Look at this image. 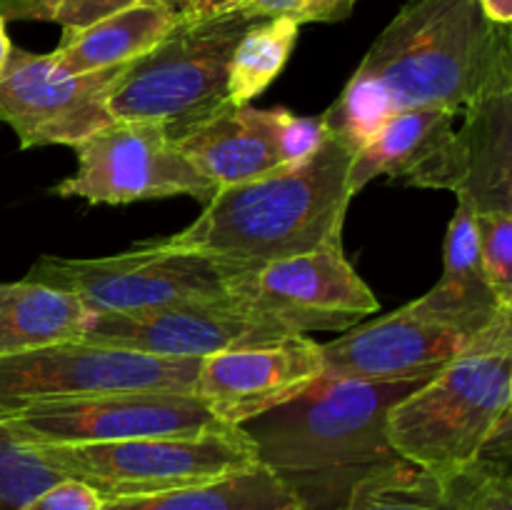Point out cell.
Returning <instances> with one entry per match:
<instances>
[{
  "instance_id": "obj_5",
  "label": "cell",
  "mask_w": 512,
  "mask_h": 510,
  "mask_svg": "<svg viewBox=\"0 0 512 510\" xmlns=\"http://www.w3.org/2000/svg\"><path fill=\"white\" fill-rule=\"evenodd\" d=\"M260 20L250 10L210 20H183L143 58L125 65L108 95L120 123H150L173 140L228 100V65L245 30Z\"/></svg>"
},
{
  "instance_id": "obj_10",
  "label": "cell",
  "mask_w": 512,
  "mask_h": 510,
  "mask_svg": "<svg viewBox=\"0 0 512 510\" xmlns=\"http://www.w3.org/2000/svg\"><path fill=\"white\" fill-rule=\"evenodd\" d=\"M73 148L78 168L55 185L60 198L123 205L190 195L205 205L218 193L158 125L115 120Z\"/></svg>"
},
{
  "instance_id": "obj_7",
  "label": "cell",
  "mask_w": 512,
  "mask_h": 510,
  "mask_svg": "<svg viewBox=\"0 0 512 510\" xmlns=\"http://www.w3.org/2000/svg\"><path fill=\"white\" fill-rule=\"evenodd\" d=\"M35 448L50 468L85 483L100 500L143 498L210 483L258 463V448L243 428Z\"/></svg>"
},
{
  "instance_id": "obj_17",
  "label": "cell",
  "mask_w": 512,
  "mask_h": 510,
  "mask_svg": "<svg viewBox=\"0 0 512 510\" xmlns=\"http://www.w3.org/2000/svg\"><path fill=\"white\" fill-rule=\"evenodd\" d=\"M405 308L433 323L468 335L480 348L512 345V308L500 303L483 273L475 230V208L455 205L443 245V275L438 283Z\"/></svg>"
},
{
  "instance_id": "obj_1",
  "label": "cell",
  "mask_w": 512,
  "mask_h": 510,
  "mask_svg": "<svg viewBox=\"0 0 512 510\" xmlns=\"http://www.w3.org/2000/svg\"><path fill=\"white\" fill-rule=\"evenodd\" d=\"M512 83L510 25L485 18L478 0H408L325 110L323 123L350 153L400 110L463 113L490 88Z\"/></svg>"
},
{
  "instance_id": "obj_22",
  "label": "cell",
  "mask_w": 512,
  "mask_h": 510,
  "mask_svg": "<svg viewBox=\"0 0 512 510\" xmlns=\"http://www.w3.org/2000/svg\"><path fill=\"white\" fill-rule=\"evenodd\" d=\"M103 510H303L283 483L255 463L218 480L143 498L103 500Z\"/></svg>"
},
{
  "instance_id": "obj_26",
  "label": "cell",
  "mask_w": 512,
  "mask_h": 510,
  "mask_svg": "<svg viewBox=\"0 0 512 510\" xmlns=\"http://www.w3.org/2000/svg\"><path fill=\"white\" fill-rule=\"evenodd\" d=\"M445 478L463 510H512L510 463L478 458L468 468Z\"/></svg>"
},
{
  "instance_id": "obj_23",
  "label": "cell",
  "mask_w": 512,
  "mask_h": 510,
  "mask_svg": "<svg viewBox=\"0 0 512 510\" xmlns=\"http://www.w3.org/2000/svg\"><path fill=\"white\" fill-rule=\"evenodd\" d=\"M300 25L288 18H260L238 40L228 65V100L248 105L280 75L298 43Z\"/></svg>"
},
{
  "instance_id": "obj_24",
  "label": "cell",
  "mask_w": 512,
  "mask_h": 510,
  "mask_svg": "<svg viewBox=\"0 0 512 510\" xmlns=\"http://www.w3.org/2000/svg\"><path fill=\"white\" fill-rule=\"evenodd\" d=\"M345 510H463L448 478L408 460L370 475L350 495Z\"/></svg>"
},
{
  "instance_id": "obj_8",
  "label": "cell",
  "mask_w": 512,
  "mask_h": 510,
  "mask_svg": "<svg viewBox=\"0 0 512 510\" xmlns=\"http://www.w3.org/2000/svg\"><path fill=\"white\" fill-rule=\"evenodd\" d=\"M200 360L160 358L113 345L60 343L0 358V420L40 400L88 398L125 390L193 393Z\"/></svg>"
},
{
  "instance_id": "obj_9",
  "label": "cell",
  "mask_w": 512,
  "mask_h": 510,
  "mask_svg": "<svg viewBox=\"0 0 512 510\" xmlns=\"http://www.w3.org/2000/svg\"><path fill=\"white\" fill-rule=\"evenodd\" d=\"M228 298L298 335L345 333L380 308L373 290L345 258L343 243L243 270L228 283Z\"/></svg>"
},
{
  "instance_id": "obj_6",
  "label": "cell",
  "mask_w": 512,
  "mask_h": 510,
  "mask_svg": "<svg viewBox=\"0 0 512 510\" xmlns=\"http://www.w3.org/2000/svg\"><path fill=\"white\" fill-rule=\"evenodd\" d=\"M250 265L215 253L148 240L105 258L43 255L28 280L73 293L93 313L133 315L228 295V283Z\"/></svg>"
},
{
  "instance_id": "obj_27",
  "label": "cell",
  "mask_w": 512,
  "mask_h": 510,
  "mask_svg": "<svg viewBox=\"0 0 512 510\" xmlns=\"http://www.w3.org/2000/svg\"><path fill=\"white\" fill-rule=\"evenodd\" d=\"M475 230L485 278L512 308V213H475Z\"/></svg>"
},
{
  "instance_id": "obj_34",
  "label": "cell",
  "mask_w": 512,
  "mask_h": 510,
  "mask_svg": "<svg viewBox=\"0 0 512 510\" xmlns=\"http://www.w3.org/2000/svg\"><path fill=\"white\" fill-rule=\"evenodd\" d=\"M485 18L498 25H512V0H478Z\"/></svg>"
},
{
  "instance_id": "obj_29",
  "label": "cell",
  "mask_w": 512,
  "mask_h": 510,
  "mask_svg": "<svg viewBox=\"0 0 512 510\" xmlns=\"http://www.w3.org/2000/svg\"><path fill=\"white\" fill-rule=\"evenodd\" d=\"M278 120V143L285 165H298L318 153L320 145L328 140V128L323 118H300L285 108H275Z\"/></svg>"
},
{
  "instance_id": "obj_11",
  "label": "cell",
  "mask_w": 512,
  "mask_h": 510,
  "mask_svg": "<svg viewBox=\"0 0 512 510\" xmlns=\"http://www.w3.org/2000/svg\"><path fill=\"white\" fill-rule=\"evenodd\" d=\"M3 420H8L25 443L33 445L118 443L235 428L215 418L193 393L173 390H125L88 398L40 400Z\"/></svg>"
},
{
  "instance_id": "obj_21",
  "label": "cell",
  "mask_w": 512,
  "mask_h": 510,
  "mask_svg": "<svg viewBox=\"0 0 512 510\" xmlns=\"http://www.w3.org/2000/svg\"><path fill=\"white\" fill-rule=\"evenodd\" d=\"M458 115V110L435 108V105L400 110V113L390 115L370 135L368 143L355 150L350 158V198H355L370 180L380 178V175H390V180L400 183L453 130Z\"/></svg>"
},
{
  "instance_id": "obj_20",
  "label": "cell",
  "mask_w": 512,
  "mask_h": 510,
  "mask_svg": "<svg viewBox=\"0 0 512 510\" xmlns=\"http://www.w3.org/2000/svg\"><path fill=\"white\" fill-rule=\"evenodd\" d=\"M93 310L73 293L18 280L0 283V358L83 340Z\"/></svg>"
},
{
  "instance_id": "obj_28",
  "label": "cell",
  "mask_w": 512,
  "mask_h": 510,
  "mask_svg": "<svg viewBox=\"0 0 512 510\" xmlns=\"http://www.w3.org/2000/svg\"><path fill=\"white\" fill-rule=\"evenodd\" d=\"M360 0H248L245 10L258 18H288L293 23H340Z\"/></svg>"
},
{
  "instance_id": "obj_16",
  "label": "cell",
  "mask_w": 512,
  "mask_h": 510,
  "mask_svg": "<svg viewBox=\"0 0 512 510\" xmlns=\"http://www.w3.org/2000/svg\"><path fill=\"white\" fill-rule=\"evenodd\" d=\"M470 350L490 348H480L448 325L410 313L405 305L320 343L325 378L365 383H425Z\"/></svg>"
},
{
  "instance_id": "obj_13",
  "label": "cell",
  "mask_w": 512,
  "mask_h": 510,
  "mask_svg": "<svg viewBox=\"0 0 512 510\" xmlns=\"http://www.w3.org/2000/svg\"><path fill=\"white\" fill-rule=\"evenodd\" d=\"M460 118L400 183L450 190L475 213H512V83L475 98Z\"/></svg>"
},
{
  "instance_id": "obj_15",
  "label": "cell",
  "mask_w": 512,
  "mask_h": 510,
  "mask_svg": "<svg viewBox=\"0 0 512 510\" xmlns=\"http://www.w3.org/2000/svg\"><path fill=\"white\" fill-rule=\"evenodd\" d=\"M320 375V343L308 335H285L203 358L193 395L208 405L215 418L240 428L248 420L298 398Z\"/></svg>"
},
{
  "instance_id": "obj_25",
  "label": "cell",
  "mask_w": 512,
  "mask_h": 510,
  "mask_svg": "<svg viewBox=\"0 0 512 510\" xmlns=\"http://www.w3.org/2000/svg\"><path fill=\"white\" fill-rule=\"evenodd\" d=\"M60 478L35 445L25 443L8 420H0V510H20Z\"/></svg>"
},
{
  "instance_id": "obj_35",
  "label": "cell",
  "mask_w": 512,
  "mask_h": 510,
  "mask_svg": "<svg viewBox=\"0 0 512 510\" xmlns=\"http://www.w3.org/2000/svg\"><path fill=\"white\" fill-rule=\"evenodd\" d=\"M5 20L0 18V73L5 70V65H8V58H10V50H13V43H10L8 38V30H5Z\"/></svg>"
},
{
  "instance_id": "obj_14",
  "label": "cell",
  "mask_w": 512,
  "mask_h": 510,
  "mask_svg": "<svg viewBox=\"0 0 512 510\" xmlns=\"http://www.w3.org/2000/svg\"><path fill=\"white\" fill-rule=\"evenodd\" d=\"M290 333L275 320L253 313L233 298L198 300L148 313H95L85 343L140 350L160 358L203 360L223 350L268 343Z\"/></svg>"
},
{
  "instance_id": "obj_2",
  "label": "cell",
  "mask_w": 512,
  "mask_h": 510,
  "mask_svg": "<svg viewBox=\"0 0 512 510\" xmlns=\"http://www.w3.org/2000/svg\"><path fill=\"white\" fill-rule=\"evenodd\" d=\"M418 385L320 375L298 398L240 428L300 508L345 510L363 480L403 463L388 438V410Z\"/></svg>"
},
{
  "instance_id": "obj_12",
  "label": "cell",
  "mask_w": 512,
  "mask_h": 510,
  "mask_svg": "<svg viewBox=\"0 0 512 510\" xmlns=\"http://www.w3.org/2000/svg\"><path fill=\"white\" fill-rule=\"evenodd\" d=\"M123 70L125 65L70 75L50 53H28L13 45L0 73V120L10 125L25 150L80 143L115 123L108 95Z\"/></svg>"
},
{
  "instance_id": "obj_31",
  "label": "cell",
  "mask_w": 512,
  "mask_h": 510,
  "mask_svg": "<svg viewBox=\"0 0 512 510\" xmlns=\"http://www.w3.org/2000/svg\"><path fill=\"white\" fill-rule=\"evenodd\" d=\"M135 0H55V18L53 23L63 25L65 30H80L95 20L113 15L118 10L128 8ZM170 8L178 10V0H163ZM180 13V10H178Z\"/></svg>"
},
{
  "instance_id": "obj_19",
  "label": "cell",
  "mask_w": 512,
  "mask_h": 510,
  "mask_svg": "<svg viewBox=\"0 0 512 510\" xmlns=\"http://www.w3.org/2000/svg\"><path fill=\"white\" fill-rule=\"evenodd\" d=\"M178 23L180 13L163 0H135L85 28L65 30L50 55L70 75L120 68L150 53Z\"/></svg>"
},
{
  "instance_id": "obj_18",
  "label": "cell",
  "mask_w": 512,
  "mask_h": 510,
  "mask_svg": "<svg viewBox=\"0 0 512 510\" xmlns=\"http://www.w3.org/2000/svg\"><path fill=\"white\" fill-rule=\"evenodd\" d=\"M175 145L215 190L288 168L280 153L275 108L260 110L253 108V103H228L180 135Z\"/></svg>"
},
{
  "instance_id": "obj_3",
  "label": "cell",
  "mask_w": 512,
  "mask_h": 510,
  "mask_svg": "<svg viewBox=\"0 0 512 510\" xmlns=\"http://www.w3.org/2000/svg\"><path fill=\"white\" fill-rule=\"evenodd\" d=\"M350 158L353 153L328 135L318 153L303 163L218 190L198 220L163 240L250 268L343 243L345 213L353 200Z\"/></svg>"
},
{
  "instance_id": "obj_4",
  "label": "cell",
  "mask_w": 512,
  "mask_h": 510,
  "mask_svg": "<svg viewBox=\"0 0 512 510\" xmlns=\"http://www.w3.org/2000/svg\"><path fill=\"white\" fill-rule=\"evenodd\" d=\"M512 413V345L470 350L388 410V438L415 468L453 475L475 463Z\"/></svg>"
},
{
  "instance_id": "obj_30",
  "label": "cell",
  "mask_w": 512,
  "mask_h": 510,
  "mask_svg": "<svg viewBox=\"0 0 512 510\" xmlns=\"http://www.w3.org/2000/svg\"><path fill=\"white\" fill-rule=\"evenodd\" d=\"M20 510H103V500L80 480L60 478L58 483L40 490Z\"/></svg>"
},
{
  "instance_id": "obj_36",
  "label": "cell",
  "mask_w": 512,
  "mask_h": 510,
  "mask_svg": "<svg viewBox=\"0 0 512 510\" xmlns=\"http://www.w3.org/2000/svg\"><path fill=\"white\" fill-rule=\"evenodd\" d=\"M190 3H193V0H178V10H180V13H183V10L188 8Z\"/></svg>"
},
{
  "instance_id": "obj_33",
  "label": "cell",
  "mask_w": 512,
  "mask_h": 510,
  "mask_svg": "<svg viewBox=\"0 0 512 510\" xmlns=\"http://www.w3.org/2000/svg\"><path fill=\"white\" fill-rule=\"evenodd\" d=\"M248 0H193L188 8L180 13L183 20H210L218 15L235 13V10H245Z\"/></svg>"
},
{
  "instance_id": "obj_32",
  "label": "cell",
  "mask_w": 512,
  "mask_h": 510,
  "mask_svg": "<svg viewBox=\"0 0 512 510\" xmlns=\"http://www.w3.org/2000/svg\"><path fill=\"white\" fill-rule=\"evenodd\" d=\"M0 18L8 20H45L53 23L55 0H0Z\"/></svg>"
}]
</instances>
